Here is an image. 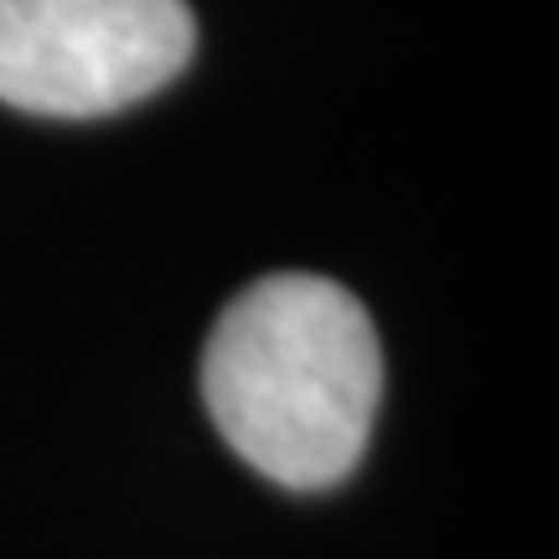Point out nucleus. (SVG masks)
Masks as SVG:
<instances>
[{
    "label": "nucleus",
    "instance_id": "f257e3e1",
    "mask_svg": "<svg viewBox=\"0 0 559 559\" xmlns=\"http://www.w3.org/2000/svg\"><path fill=\"white\" fill-rule=\"evenodd\" d=\"M383 394L362 300L321 275H264L223 306L202 347V400L260 477L290 492L337 487L362 461Z\"/></svg>",
    "mask_w": 559,
    "mask_h": 559
},
{
    "label": "nucleus",
    "instance_id": "f03ea898",
    "mask_svg": "<svg viewBox=\"0 0 559 559\" xmlns=\"http://www.w3.org/2000/svg\"><path fill=\"white\" fill-rule=\"evenodd\" d=\"M187 0H0V99L99 120L160 94L192 62Z\"/></svg>",
    "mask_w": 559,
    "mask_h": 559
}]
</instances>
